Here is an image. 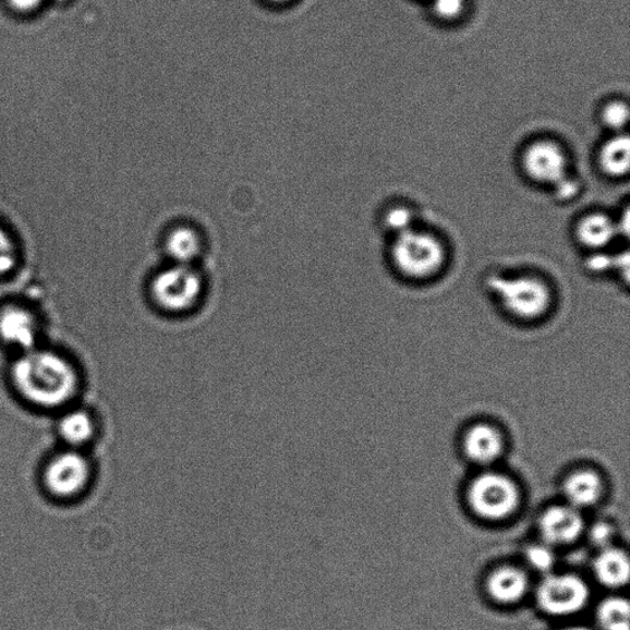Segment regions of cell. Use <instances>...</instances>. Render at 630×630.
I'll return each instance as SVG.
<instances>
[{
	"mask_svg": "<svg viewBox=\"0 0 630 630\" xmlns=\"http://www.w3.org/2000/svg\"><path fill=\"white\" fill-rule=\"evenodd\" d=\"M15 396L38 412H63L83 389V372L64 350L41 343L15 355L8 369Z\"/></svg>",
	"mask_w": 630,
	"mask_h": 630,
	"instance_id": "obj_1",
	"label": "cell"
},
{
	"mask_svg": "<svg viewBox=\"0 0 630 630\" xmlns=\"http://www.w3.org/2000/svg\"><path fill=\"white\" fill-rule=\"evenodd\" d=\"M146 289L147 299L158 313L184 318L202 308L208 281L198 265L167 263L152 274Z\"/></svg>",
	"mask_w": 630,
	"mask_h": 630,
	"instance_id": "obj_2",
	"label": "cell"
},
{
	"mask_svg": "<svg viewBox=\"0 0 630 630\" xmlns=\"http://www.w3.org/2000/svg\"><path fill=\"white\" fill-rule=\"evenodd\" d=\"M94 480V467L82 451L65 450L47 457L40 470V484L50 499L70 502L87 494Z\"/></svg>",
	"mask_w": 630,
	"mask_h": 630,
	"instance_id": "obj_3",
	"label": "cell"
},
{
	"mask_svg": "<svg viewBox=\"0 0 630 630\" xmlns=\"http://www.w3.org/2000/svg\"><path fill=\"white\" fill-rule=\"evenodd\" d=\"M391 259L405 278L428 280L443 270L446 252L438 238L412 228L396 237Z\"/></svg>",
	"mask_w": 630,
	"mask_h": 630,
	"instance_id": "obj_4",
	"label": "cell"
},
{
	"mask_svg": "<svg viewBox=\"0 0 630 630\" xmlns=\"http://www.w3.org/2000/svg\"><path fill=\"white\" fill-rule=\"evenodd\" d=\"M489 288L498 295L504 310L514 318L538 319L550 308L552 293L548 284L533 276H493Z\"/></svg>",
	"mask_w": 630,
	"mask_h": 630,
	"instance_id": "obj_5",
	"label": "cell"
},
{
	"mask_svg": "<svg viewBox=\"0 0 630 630\" xmlns=\"http://www.w3.org/2000/svg\"><path fill=\"white\" fill-rule=\"evenodd\" d=\"M45 320L43 315L24 301H7L0 304V346L15 355L44 343Z\"/></svg>",
	"mask_w": 630,
	"mask_h": 630,
	"instance_id": "obj_6",
	"label": "cell"
},
{
	"mask_svg": "<svg viewBox=\"0 0 630 630\" xmlns=\"http://www.w3.org/2000/svg\"><path fill=\"white\" fill-rule=\"evenodd\" d=\"M468 501L478 517L499 521L509 518L520 504V492L508 475L483 473L472 482L468 489Z\"/></svg>",
	"mask_w": 630,
	"mask_h": 630,
	"instance_id": "obj_7",
	"label": "cell"
},
{
	"mask_svg": "<svg viewBox=\"0 0 630 630\" xmlns=\"http://www.w3.org/2000/svg\"><path fill=\"white\" fill-rule=\"evenodd\" d=\"M590 589L574 574H548L541 581L537 601L544 613L565 617L579 613L586 606Z\"/></svg>",
	"mask_w": 630,
	"mask_h": 630,
	"instance_id": "obj_8",
	"label": "cell"
},
{
	"mask_svg": "<svg viewBox=\"0 0 630 630\" xmlns=\"http://www.w3.org/2000/svg\"><path fill=\"white\" fill-rule=\"evenodd\" d=\"M522 167L534 183L552 187L569 175L565 150L550 141L533 143L523 153Z\"/></svg>",
	"mask_w": 630,
	"mask_h": 630,
	"instance_id": "obj_9",
	"label": "cell"
},
{
	"mask_svg": "<svg viewBox=\"0 0 630 630\" xmlns=\"http://www.w3.org/2000/svg\"><path fill=\"white\" fill-rule=\"evenodd\" d=\"M161 246L168 263L198 265L207 251V238L196 225L179 222L167 229Z\"/></svg>",
	"mask_w": 630,
	"mask_h": 630,
	"instance_id": "obj_10",
	"label": "cell"
},
{
	"mask_svg": "<svg viewBox=\"0 0 630 630\" xmlns=\"http://www.w3.org/2000/svg\"><path fill=\"white\" fill-rule=\"evenodd\" d=\"M538 528L547 546H567L580 537L584 531V520L572 506L558 505L543 512Z\"/></svg>",
	"mask_w": 630,
	"mask_h": 630,
	"instance_id": "obj_11",
	"label": "cell"
},
{
	"mask_svg": "<svg viewBox=\"0 0 630 630\" xmlns=\"http://www.w3.org/2000/svg\"><path fill=\"white\" fill-rule=\"evenodd\" d=\"M56 435L72 450L82 451L98 435L97 419L84 408H66L56 422Z\"/></svg>",
	"mask_w": 630,
	"mask_h": 630,
	"instance_id": "obj_12",
	"label": "cell"
},
{
	"mask_svg": "<svg viewBox=\"0 0 630 630\" xmlns=\"http://www.w3.org/2000/svg\"><path fill=\"white\" fill-rule=\"evenodd\" d=\"M529 578L519 568L502 567L492 572L486 590L496 603L517 604L528 593Z\"/></svg>",
	"mask_w": 630,
	"mask_h": 630,
	"instance_id": "obj_13",
	"label": "cell"
},
{
	"mask_svg": "<svg viewBox=\"0 0 630 630\" xmlns=\"http://www.w3.org/2000/svg\"><path fill=\"white\" fill-rule=\"evenodd\" d=\"M502 448L500 433L490 425H475L465 434L464 452L475 463L489 464L498 460Z\"/></svg>",
	"mask_w": 630,
	"mask_h": 630,
	"instance_id": "obj_14",
	"label": "cell"
},
{
	"mask_svg": "<svg viewBox=\"0 0 630 630\" xmlns=\"http://www.w3.org/2000/svg\"><path fill=\"white\" fill-rule=\"evenodd\" d=\"M597 580L606 587L618 589L628 584L630 565L627 553L609 547L599 552L594 560Z\"/></svg>",
	"mask_w": 630,
	"mask_h": 630,
	"instance_id": "obj_15",
	"label": "cell"
},
{
	"mask_svg": "<svg viewBox=\"0 0 630 630\" xmlns=\"http://www.w3.org/2000/svg\"><path fill=\"white\" fill-rule=\"evenodd\" d=\"M617 223L606 215L594 214L581 219L577 227L578 241L587 250L601 252L616 240Z\"/></svg>",
	"mask_w": 630,
	"mask_h": 630,
	"instance_id": "obj_16",
	"label": "cell"
},
{
	"mask_svg": "<svg viewBox=\"0 0 630 630\" xmlns=\"http://www.w3.org/2000/svg\"><path fill=\"white\" fill-rule=\"evenodd\" d=\"M568 505L576 509L590 508L603 495V482L591 471H579L568 476L562 485Z\"/></svg>",
	"mask_w": 630,
	"mask_h": 630,
	"instance_id": "obj_17",
	"label": "cell"
},
{
	"mask_svg": "<svg viewBox=\"0 0 630 630\" xmlns=\"http://www.w3.org/2000/svg\"><path fill=\"white\" fill-rule=\"evenodd\" d=\"M599 165L606 174L622 178L629 170V138L617 136L609 140L599 153Z\"/></svg>",
	"mask_w": 630,
	"mask_h": 630,
	"instance_id": "obj_18",
	"label": "cell"
},
{
	"mask_svg": "<svg viewBox=\"0 0 630 630\" xmlns=\"http://www.w3.org/2000/svg\"><path fill=\"white\" fill-rule=\"evenodd\" d=\"M23 262V247L16 234L0 221V280L13 276Z\"/></svg>",
	"mask_w": 630,
	"mask_h": 630,
	"instance_id": "obj_19",
	"label": "cell"
},
{
	"mask_svg": "<svg viewBox=\"0 0 630 630\" xmlns=\"http://www.w3.org/2000/svg\"><path fill=\"white\" fill-rule=\"evenodd\" d=\"M630 608L620 597L607 598L597 609V619L604 630H629Z\"/></svg>",
	"mask_w": 630,
	"mask_h": 630,
	"instance_id": "obj_20",
	"label": "cell"
},
{
	"mask_svg": "<svg viewBox=\"0 0 630 630\" xmlns=\"http://www.w3.org/2000/svg\"><path fill=\"white\" fill-rule=\"evenodd\" d=\"M530 566L540 572H549L556 565V556L552 547L544 544H534L526 552Z\"/></svg>",
	"mask_w": 630,
	"mask_h": 630,
	"instance_id": "obj_21",
	"label": "cell"
},
{
	"mask_svg": "<svg viewBox=\"0 0 630 630\" xmlns=\"http://www.w3.org/2000/svg\"><path fill=\"white\" fill-rule=\"evenodd\" d=\"M413 219L414 216L408 208L399 206L391 208L386 215L385 225L388 231L397 237L414 228Z\"/></svg>",
	"mask_w": 630,
	"mask_h": 630,
	"instance_id": "obj_22",
	"label": "cell"
},
{
	"mask_svg": "<svg viewBox=\"0 0 630 630\" xmlns=\"http://www.w3.org/2000/svg\"><path fill=\"white\" fill-rule=\"evenodd\" d=\"M628 108L622 102L608 105L604 112V121L609 129L620 130L627 125Z\"/></svg>",
	"mask_w": 630,
	"mask_h": 630,
	"instance_id": "obj_23",
	"label": "cell"
},
{
	"mask_svg": "<svg viewBox=\"0 0 630 630\" xmlns=\"http://www.w3.org/2000/svg\"><path fill=\"white\" fill-rule=\"evenodd\" d=\"M590 538L591 542H593L595 546L601 549L613 547L615 529L610 523L598 522L594 524L593 530H591Z\"/></svg>",
	"mask_w": 630,
	"mask_h": 630,
	"instance_id": "obj_24",
	"label": "cell"
},
{
	"mask_svg": "<svg viewBox=\"0 0 630 630\" xmlns=\"http://www.w3.org/2000/svg\"><path fill=\"white\" fill-rule=\"evenodd\" d=\"M434 12L445 21H455L464 9V0H434Z\"/></svg>",
	"mask_w": 630,
	"mask_h": 630,
	"instance_id": "obj_25",
	"label": "cell"
},
{
	"mask_svg": "<svg viewBox=\"0 0 630 630\" xmlns=\"http://www.w3.org/2000/svg\"><path fill=\"white\" fill-rule=\"evenodd\" d=\"M580 183L576 178H571L570 175L566 177L555 186V195L557 199L560 202H569V199L576 198L580 193Z\"/></svg>",
	"mask_w": 630,
	"mask_h": 630,
	"instance_id": "obj_26",
	"label": "cell"
},
{
	"mask_svg": "<svg viewBox=\"0 0 630 630\" xmlns=\"http://www.w3.org/2000/svg\"><path fill=\"white\" fill-rule=\"evenodd\" d=\"M613 266H615V257L601 252H595L586 261V269L594 274H604Z\"/></svg>",
	"mask_w": 630,
	"mask_h": 630,
	"instance_id": "obj_27",
	"label": "cell"
},
{
	"mask_svg": "<svg viewBox=\"0 0 630 630\" xmlns=\"http://www.w3.org/2000/svg\"><path fill=\"white\" fill-rule=\"evenodd\" d=\"M41 0H11L13 7L19 9V11H32L40 4Z\"/></svg>",
	"mask_w": 630,
	"mask_h": 630,
	"instance_id": "obj_28",
	"label": "cell"
},
{
	"mask_svg": "<svg viewBox=\"0 0 630 630\" xmlns=\"http://www.w3.org/2000/svg\"><path fill=\"white\" fill-rule=\"evenodd\" d=\"M266 2L276 4V5H284L293 2V0H266Z\"/></svg>",
	"mask_w": 630,
	"mask_h": 630,
	"instance_id": "obj_29",
	"label": "cell"
},
{
	"mask_svg": "<svg viewBox=\"0 0 630 630\" xmlns=\"http://www.w3.org/2000/svg\"><path fill=\"white\" fill-rule=\"evenodd\" d=\"M560 630H591V629L586 628V627L574 626V627L562 628Z\"/></svg>",
	"mask_w": 630,
	"mask_h": 630,
	"instance_id": "obj_30",
	"label": "cell"
}]
</instances>
